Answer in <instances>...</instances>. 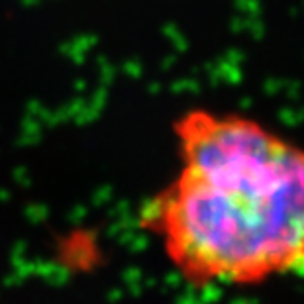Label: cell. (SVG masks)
<instances>
[{
    "label": "cell",
    "mask_w": 304,
    "mask_h": 304,
    "mask_svg": "<svg viewBox=\"0 0 304 304\" xmlns=\"http://www.w3.org/2000/svg\"><path fill=\"white\" fill-rule=\"evenodd\" d=\"M178 169L139 212L185 283L252 287L304 273V146L252 116L190 108Z\"/></svg>",
    "instance_id": "6da1fadb"
}]
</instances>
